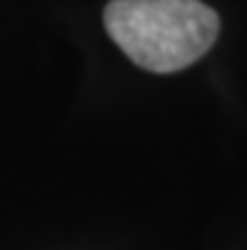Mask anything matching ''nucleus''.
<instances>
[{
    "label": "nucleus",
    "instance_id": "1",
    "mask_svg": "<svg viewBox=\"0 0 247 250\" xmlns=\"http://www.w3.org/2000/svg\"><path fill=\"white\" fill-rule=\"evenodd\" d=\"M104 25L136 66L154 73L192 66L220 33L217 13L199 0H111Z\"/></svg>",
    "mask_w": 247,
    "mask_h": 250
}]
</instances>
